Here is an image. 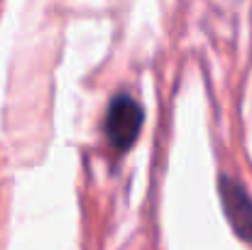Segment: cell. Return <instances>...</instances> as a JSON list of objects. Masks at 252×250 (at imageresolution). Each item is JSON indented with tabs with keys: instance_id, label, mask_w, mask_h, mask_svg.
<instances>
[{
	"instance_id": "6da1fadb",
	"label": "cell",
	"mask_w": 252,
	"mask_h": 250,
	"mask_svg": "<svg viewBox=\"0 0 252 250\" xmlns=\"http://www.w3.org/2000/svg\"><path fill=\"white\" fill-rule=\"evenodd\" d=\"M142 123H145L142 106L132 96L118 93V96H113V101L105 110V140L110 143L113 150L127 152L137 143Z\"/></svg>"
},
{
	"instance_id": "7a4b0ae2",
	"label": "cell",
	"mask_w": 252,
	"mask_h": 250,
	"mask_svg": "<svg viewBox=\"0 0 252 250\" xmlns=\"http://www.w3.org/2000/svg\"><path fill=\"white\" fill-rule=\"evenodd\" d=\"M218 196L233 233L252 248V196L230 174L218 177Z\"/></svg>"
}]
</instances>
